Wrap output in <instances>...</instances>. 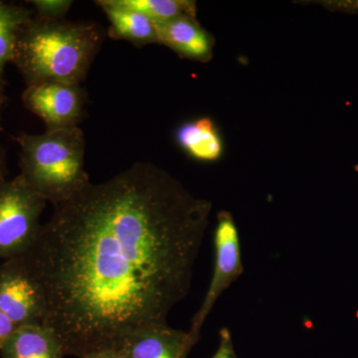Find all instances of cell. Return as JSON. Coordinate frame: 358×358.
I'll return each mask as SVG.
<instances>
[{"instance_id":"obj_7","label":"cell","mask_w":358,"mask_h":358,"mask_svg":"<svg viewBox=\"0 0 358 358\" xmlns=\"http://www.w3.org/2000/svg\"><path fill=\"white\" fill-rule=\"evenodd\" d=\"M22 101L26 109L42 119L46 131H54L78 127L86 95L80 86L44 82L27 86Z\"/></svg>"},{"instance_id":"obj_4","label":"cell","mask_w":358,"mask_h":358,"mask_svg":"<svg viewBox=\"0 0 358 358\" xmlns=\"http://www.w3.org/2000/svg\"><path fill=\"white\" fill-rule=\"evenodd\" d=\"M46 201L18 174L0 187V262L24 255L38 237Z\"/></svg>"},{"instance_id":"obj_19","label":"cell","mask_w":358,"mask_h":358,"mask_svg":"<svg viewBox=\"0 0 358 358\" xmlns=\"http://www.w3.org/2000/svg\"><path fill=\"white\" fill-rule=\"evenodd\" d=\"M4 85H6L4 80H0V115H1L2 106H3L4 101H6V94H4Z\"/></svg>"},{"instance_id":"obj_10","label":"cell","mask_w":358,"mask_h":358,"mask_svg":"<svg viewBox=\"0 0 358 358\" xmlns=\"http://www.w3.org/2000/svg\"><path fill=\"white\" fill-rule=\"evenodd\" d=\"M1 358H63L55 334L43 324L20 326L0 346Z\"/></svg>"},{"instance_id":"obj_6","label":"cell","mask_w":358,"mask_h":358,"mask_svg":"<svg viewBox=\"0 0 358 358\" xmlns=\"http://www.w3.org/2000/svg\"><path fill=\"white\" fill-rule=\"evenodd\" d=\"M0 310L16 327L43 324L41 291L21 257L0 262Z\"/></svg>"},{"instance_id":"obj_1","label":"cell","mask_w":358,"mask_h":358,"mask_svg":"<svg viewBox=\"0 0 358 358\" xmlns=\"http://www.w3.org/2000/svg\"><path fill=\"white\" fill-rule=\"evenodd\" d=\"M211 209L148 162L54 206L20 257L41 291L42 324L65 357L115 350L129 334L166 322L189 293Z\"/></svg>"},{"instance_id":"obj_2","label":"cell","mask_w":358,"mask_h":358,"mask_svg":"<svg viewBox=\"0 0 358 358\" xmlns=\"http://www.w3.org/2000/svg\"><path fill=\"white\" fill-rule=\"evenodd\" d=\"M103 39L95 22L46 20L33 14L20 33L13 63L27 86L44 82L80 86Z\"/></svg>"},{"instance_id":"obj_5","label":"cell","mask_w":358,"mask_h":358,"mask_svg":"<svg viewBox=\"0 0 358 358\" xmlns=\"http://www.w3.org/2000/svg\"><path fill=\"white\" fill-rule=\"evenodd\" d=\"M214 245L215 264L210 285L199 312L193 317L192 327L188 331L194 343L199 341L202 326L216 301L233 282L241 277L244 271L239 233L230 212L220 211L218 213Z\"/></svg>"},{"instance_id":"obj_16","label":"cell","mask_w":358,"mask_h":358,"mask_svg":"<svg viewBox=\"0 0 358 358\" xmlns=\"http://www.w3.org/2000/svg\"><path fill=\"white\" fill-rule=\"evenodd\" d=\"M211 358H237L233 345L232 336L229 329H224L220 331V341L216 352Z\"/></svg>"},{"instance_id":"obj_3","label":"cell","mask_w":358,"mask_h":358,"mask_svg":"<svg viewBox=\"0 0 358 358\" xmlns=\"http://www.w3.org/2000/svg\"><path fill=\"white\" fill-rule=\"evenodd\" d=\"M20 176L30 189L53 206L67 201L90 183L85 171L86 141L79 127L21 134Z\"/></svg>"},{"instance_id":"obj_13","label":"cell","mask_w":358,"mask_h":358,"mask_svg":"<svg viewBox=\"0 0 358 358\" xmlns=\"http://www.w3.org/2000/svg\"><path fill=\"white\" fill-rule=\"evenodd\" d=\"M32 16L25 7L0 1V80H4V68L13 62L20 33Z\"/></svg>"},{"instance_id":"obj_11","label":"cell","mask_w":358,"mask_h":358,"mask_svg":"<svg viewBox=\"0 0 358 358\" xmlns=\"http://www.w3.org/2000/svg\"><path fill=\"white\" fill-rule=\"evenodd\" d=\"M96 4L109 20V36L134 45L159 43L155 21L145 14L122 6L117 0H100Z\"/></svg>"},{"instance_id":"obj_18","label":"cell","mask_w":358,"mask_h":358,"mask_svg":"<svg viewBox=\"0 0 358 358\" xmlns=\"http://www.w3.org/2000/svg\"><path fill=\"white\" fill-rule=\"evenodd\" d=\"M87 358H121L119 357L115 350H106V352H101L95 353V355H91V357Z\"/></svg>"},{"instance_id":"obj_17","label":"cell","mask_w":358,"mask_h":358,"mask_svg":"<svg viewBox=\"0 0 358 358\" xmlns=\"http://www.w3.org/2000/svg\"><path fill=\"white\" fill-rule=\"evenodd\" d=\"M16 327H17L11 322L6 313L0 310V346L15 331Z\"/></svg>"},{"instance_id":"obj_9","label":"cell","mask_w":358,"mask_h":358,"mask_svg":"<svg viewBox=\"0 0 358 358\" xmlns=\"http://www.w3.org/2000/svg\"><path fill=\"white\" fill-rule=\"evenodd\" d=\"M157 42L173 49L180 57L208 62L213 55L214 41L210 33L199 24L196 17L180 16L155 22Z\"/></svg>"},{"instance_id":"obj_21","label":"cell","mask_w":358,"mask_h":358,"mask_svg":"<svg viewBox=\"0 0 358 358\" xmlns=\"http://www.w3.org/2000/svg\"><path fill=\"white\" fill-rule=\"evenodd\" d=\"M355 171H357V173H358V164H357V166H355Z\"/></svg>"},{"instance_id":"obj_12","label":"cell","mask_w":358,"mask_h":358,"mask_svg":"<svg viewBox=\"0 0 358 358\" xmlns=\"http://www.w3.org/2000/svg\"><path fill=\"white\" fill-rule=\"evenodd\" d=\"M176 141L190 157L200 162H215L222 155V140L209 117L181 124L176 131Z\"/></svg>"},{"instance_id":"obj_14","label":"cell","mask_w":358,"mask_h":358,"mask_svg":"<svg viewBox=\"0 0 358 358\" xmlns=\"http://www.w3.org/2000/svg\"><path fill=\"white\" fill-rule=\"evenodd\" d=\"M122 6L145 14L155 22L174 20L180 16L196 17V4L189 0H117Z\"/></svg>"},{"instance_id":"obj_20","label":"cell","mask_w":358,"mask_h":358,"mask_svg":"<svg viewBox=\"0 0 358 358\" xmlns=\"http://www.w3.org/2000/svg\"><path fill=\"white\" fill-rule=\"evenodd\" d=\"M6 179H4L3 176V169H2V159L1 155H0V187H1L2 185L6 182Z\"/></svg>"},{"instance_id":"obj_8","label":"cell","mask_w":358,"mask_h":358,"mask_svg":"<svg viewBox=\"0 0 358 358\" xmlns=\"http://www.w3.org/2000/svg\"><path fill=\"white\" fill-rule=\"evenodd\" d=\"M195 343L188 331L152 324L126 336L115 352L121 358H186Z\"/></svg>"},{"instance_id":"obj_15","label":"cell","mask_w":358,"mask_h":358,"mask_svg":"<svg viewBox=\"0 0 358 358\" xmlns=\"http://www.w3.org/2000/svg\"><path fill=\"white\" fill-rule=\"evenodd\" d=\"M30 3L35 7V15L46 20H62L73 2L70 0H33Z\"/></svg>"}]
</instances>
